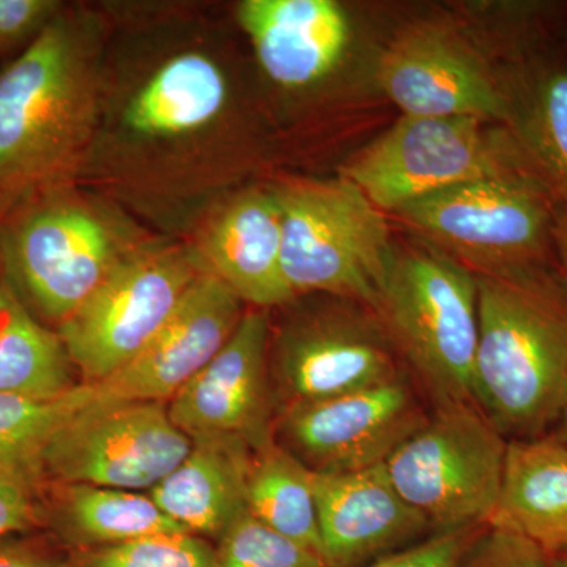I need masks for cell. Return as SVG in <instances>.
<instances>
[{"mask_svg": "<svg viewBox=\"0 0 567 567\" xmlns=\"http://www.w3.org/2000/svg\"><path fill=\"white\" fill-rule=\"evenodd\" d=\"M476 279L475 404L505 435H544L567 390L566 282L544 264Z\"/></svg>", "mask_w": 567, "mask_h": 567, "instance_id": "1", "label": "cell"}, {"mask_svg": "<svg viewBox=\"0 0 567 567\" xmlns=\"http://www.w3.org/2000/svg\"><path fill=\"white\" fill-rule=\"evenodd\" d=\"M204 270L178 249L121 257L58 328L81 382L96 385L125 368Z\"/></svg>", "mask_w": 567, "mask_h": 567, "instance_id": "8", "label": "cell"}, {"mask_svg": "<svg viewBox=\"0 0 567 567\" xmlns=\"http://www.w3.org/2000/svg\"><path fill=\"white\" fill-rule=\"evenodd\" d=\"M216 567H328L311 548L245 513L215 544Z\"/></svg>", "mask_w": 567, "mask_h": 567, "instance_id": "28", "label": "cell"}, {"mask_svg": "<svg viewBox=\"0 0 567 567\" xmlns=\"http://www.w3.org/2000/svg\"><path fill=\"white\" fill-rule=\"evenodd\" d=\"M282 275L293 297L328 293L379 308L395 251L385 213L349 178L287 183Z\"/></svg>", "mask_w": 567, "mask_h": 567, "instance_id": "3", "label": "cell"}, {"mask_svg": "<svg viewBox=\"0 0 567 567\" xmlns=\"http://www.w3.org/2000/svg\"><path fill=\"white\" fill-rule=\"evenodd\" d=\"M517 136L472 117H406L358 152L342 171L383 213L462 183L533 164Z\"/></svg>", "mask_w": 567, "mask_h": 567, "instance_id": "7", "label": "cell"}, {"mask_svg": "<svg viewBox=\"0 0 567 567\" xmlns=\"http://www.w3.org/2000/svg\"><path fill=\"white\" fill-rule=\"evenodd\" d=\"M375 80L406 117L516 121V104L464 40L434 24L405 29L380 55Z\"/></svg>", "mask_w": 567, "mask_h": 567, "instance_id": "13", "label": "cell"}, {"mask_svg": "<svg viewBox=\"0 0 567 567\" xmlns=\"http://www.w3.org/2000/svg\"><path fill=\"white\" fill-rule=\"evenodd\" d=\"M270 342V311H245L226 346L167 402L173 423L192 440L233 436L252 451L274 442Z\"/></svg>", "mask_w": 567, "mask_h": 567, "instance_id": "14", "label": "cell"}, {"mask_svg": "<svg viewBox=\"0 0 567 567\" xmlns=\"http://www.w3.org/2000/svg\"><path fill=\"white\" fill-rule=\"evenodd\" d=\"M74 371L58 331L40 323L10 284L0 281V393L54 398L82 383Z\"/></svg>", "mask_w": 567, "mask_h": 567, "instance_id": "23", "label": "cell"}, {"mask_svg": "<svg viewBox=\"0 0 567 567\" xmlns=\"http://www.w3.org/2000/svg\"><path fill=\"white\" fill-rule=\"evenodd\" d=\"M454 567H551V555L516 533L487 525Z\"/></svg>", "mask_w": 567, "mask_h": 567, "instance_id": "29", "label": "cell"}, {"mask_svg": "<svg viewBox=\"0 0 567 567\" xmlns=\"http://www.w3.org/2000/svg\"><path fill=\"white\" fill-rule=\"evenodd\" d=\"M492 527L532 540L548 555L567 548V439L539 435L507 445Z\"/></svg>", "mask_w": 567, "mask_h": 567, "instance_id": "21", "label": "cell"}, {"mask_svg": "<svg viewBox=\"0 0 567 567\" xmlns=\"http://www.w3.org/2000/svg\"><path fill=\"white\" fill-rule=\"evenodd\" d=\"M551 567H567V548L557 555H551Z\"/></svg>", "mask_w": 567, "mask_h": 567, "instance_id": "36", "label": "cell"}, {"mask_svg": "<svg viewBox=\"0 0 567 567\" xmlns=\"http://www.w3.org/2000/svg\"><path fill=\"white\" fill-rule=\"evenodd\" d=\"M395 347L380 319L327 308L271 330L270 379L276 412L399 379Z\"/></svg>", "mask_w": 567, "mask_h": 567, "instance_id": "10", "label": "cell"}, {"mask_svg": "<svg viewBox=\"0 0 567 567\" xmlns=\"http://www.w3.org/2000/svg\"><path fill=\"white\" fill-rule=\"evenodd\" d=\"M238 22L267 76L286 89L323 80L350 43V22L333 0H246Z\"/></svg>", "mask_w": 567, "mask_h": 567, "instance_id": "17", "label": "cell"}, {"mask_svg": "<svg viewBox=\"0 0 567 567\" xmlns=\"http://www.w3.org/2000/svg\"><path fill=\"white\" fill-rule=\"evenodd\" d=\"M95 386L80 383L54 398L0 393V465L40 477L41 451L62 424L84 409Z\"/></svg>", "mask_w": 567, "mask_h": 567, "instance_id": "25", "label": "cell"}, {"mask_svg": "<svg viewBox=\"0 0 567 567\" xmlns=\"http://www.w3.org/2000/svg\"><path fill=\"white\" fill-rule=\"evenodd\" d=\"M322 558L328 567H364L431 532L395 491L385 464L349 473H315Z\"/></svg>", "mask_w": 567, "mask_h": 567, "instance_id": "16", "label": "cell"}, {"mask_svg": "<svg viewBox=\"0 0 567 567\" xmlns=\"http://www.w3.org/2000/svg\"><path fill=\"white\" fill-rule=\"evenodd\" d=\"M509 440L473 402H442L385 462L432 533L491 525Z\"/></svg>", "mask_w": 567, "mask_h": 567, "instance_id": "6", "label": "cell"}, {"mask_svg": "<svg viewBox=\"0 0 567 567\" xmlns=\"http://www.w3.org/2000/svg\"><path fill=\"white\" fill-rule=\"evenodd\" d=\"M93 118L87 62L69 24L52 20L0 74V196L66 166Z\"/></svg>", "mask_w": 567, "mask_h": 567, "instance_id": "2", "label": "cell"}, {"mask_svg": "<svg viewBox=\"0 0 567 567\" xmlns=\"http://www.w3.org/2000/svg\"><path fill=\"white\" fill-rule=\"evenodd\" d=\"M58 2L52 0H0V52L37 39L52 21Z\"/></svg>", "mask_w": 567, "mask_h": 567, "instance_id": "32", "label": "cell"}, {"mask_svg": "<svg viewBox=\"0 0 567 567\" xmlns=\"http://www.w3.org/2000/svg\"><path fill=\"white\" fill-rule=\"evenodd\" d=\"M193 440L171 420L166 402H91L41 451V481L151 492L188 456Z\"/></svg>", "mask_w": 567, "mask_h": 567, "instance_id": "9", "label": "cell"}, {"mask_svg": "<svg viewBox=\"0 0 567 567\" xmlns=\"http://www.w3.org/2000/svg\"><path fill=\"white\" fill-rule=\"evenodd\" d=\"M559 423H561V431H559V435L565 436L567 439V390L565 395V402H563L561 406V415H559Z\"/></svg>", "mask_w": 567, "mask_h": 567, "instance_id": "35", "label": "cell"}, {"mask_svg": "<svg viewBox=\"0 0 567 567\" xmlns=\"http://www.w3.org/2000/svg\"><path fill=\"white\" fill-rule=\"evenodd\" d=\"M514 125L559 203H567V69L537 81L527 104L516 107Z\"/></svg>", "mask_w": 567, "mask_h": 567, "instance_id": "26", "label": "cell"}, {"mask_svg": "<svg viewBox=\"0 0 567 567\" xmlns=\"http://www.w3.org/2000/svg\"><path fill=\"white\" fill-rule=\"evenodd\" d=\"M559 199L536 163L443 189L393 215L476 275L544 264Z\"/></svg>", "mask_w": 567, "mask_h": 567, "instance_id": "4", "label": "cell"}, {"mask_svg": "<svg viewBox=\"0 0 567 567\" xmlns=\"http://www.w3.org/2000/svg\"><path fill=\"white\" fill-rule=\"evenodd\" d=\"M246 503L257 520L322 557L315 472L275 440L252 451Z\"/></svg>", "mask_w": 567, "mask_h": 567, "instance_id": "24", "label": "cell"}, {"mask_svg": "<svg viewBox=\"0 0 567 567\" xmlns=\"http://www.w3.org/2000/svg\"><path fill=\"white\" fill-rule=\"evenodd\" d=\"M205 270L245 305L278 308L293 300L282 275V215L275 193L252 192L213 223L204 244Z\"/></svg>", "mask_w": 567, "mask_h": 567, "instance_id": "18", "label": "cell"}, {"mask_svg": "<svg viewBox=\"0 0 567 567\" xmlns=\"http://www.w3.org/2000/svg\"><path fill=\"white\" fill-rule=\"evenodd\" d=\"M0 567H66V550L43 532L7 536L0 539Z\"/></svg>", "mask_w": 567, "mask_h": 567, "instance_id": "33", "label": "cell"}, {"mask_svg": "<svg viewBox=\"0 0 567 567\" xmlns=\"http://www.w3.org/2000/svg\"><path fill=\"white\" fill-rule=\"evenodd\" d=\"M375 315L436 404H475L480 316L472 270L435 249L395 251Z\"/></svg>", "mask_w": 567, "mask_h": 567, "instance_id": "5", "label": "cell"}, {"mask_svg": "<svg viewBox=\"0 0 567 567\" xmlns=\"http://www.w3.org/2000/svg\"><path fill=\"white\" fill-rule=\"evenodd\" d=\"M66 567H216V547L189 533L145 536L117 546L66 551Z\"/></svg>", "mask_w": 567, "mask_h": 567, "instance_id": "27", "label": "cell"}, {"mask_svg": "<svg viewBox=\"0 0 567 567\" xmlns=\"http://www.w3.org/2000/svg\"><path fill=\"white\" fill-rule=\"evenodd\" d=\"M40 532L66 551L188 533L144 492L55 481L40 483Z\"/></svg>", "mask_w": 567, "mask_h": 567, "instance_id": "20", "label": "cell"}, {"mask_svg": "<svg viewBox=\"0 0 567 567\" xmlns=\"http://www.w3.org/2000/svg\"><path fill=\"white\" fill-rule=\"evenodd\" d=\"M39 477L0 465V539L40 532Z\"/></svg>", "mask_w": 567, "mask_h": 567, "instance_id": "30", "label": "cell"}, {"mask_svg": "<svg viewBox=\"0 0 567 567\" xmlns=\"http://www.w3.org/2000/svg\"><path fill=\"white\" fill-rule=\"evenodd\" d=\"M554 245L557 246L559 259L567 278V203H559L557 221H555Z\"/></svg>", "mask_w": 567, "mask_h": 567, "instance_id": "34", "label": "cell"}, {"mask_svg": "<svg viewBox=\"0 0 567 567\" xmlns=\"http://www.w3.org/2000/svg\"><path fill=\"white\" fill-rule=\"evenodd\" d=\"M251 456V447L233 436L193 440L188 456L147 494L186 532L216 544L248 513Z\"/></svg>", "mask_w": 567, "mask_h": 567, "instance_id": "19", "label": "cell"}, {"mask_svg": "<svg viewBox=\"0 0 567 567\" xmlns=\"http://www.w3.org/2000/svg\"><path fill=\"white\" fill-rule=\"evenodd\" d=\"M473 527L454 529V532L432 533L412 546L375 559L364 567H454L472 546L477 535L486 528Z\"/></svg>", "mask_w": 567, "mask_h": 567, "instance_id": "31", "label": "cell"}, {"mask_svg": "<svg viewBox=\"0 0 567 567\" xmlns=\"http://www.w3.org/2000/svg\"><path fill=\"white\" fill-rule=\"evenodd\" d=\"M244 301L208 270L125 368L96 383L102 401L169 402L226 346L244 317Z\"/></svg>", "mask_w": 567, "mask_h": 567, "instance_id": "15", "label": "cell"}, {"mask_svg": "<svg viewBox=\"0 0 567 567\" xmlns=\"http://www.w3.org/2000/svg\"><path fill=\"white\" fill-rule=\"evenodd\" d=\"M424 415L404 377L352 393L297 402L276 412L275 442L315 473L385 464Z\"/></svg>", "mask_w": 567, "mask_h": 567, "instance_id": "11", "label": "cell"}, {"mask_svg": "<svg viewBox=\"0 0 567 567\" xmlns=\"http://www.w3.org/2000/svg\"><path fill=\"white\" fill-rule=\"evenodd\" d=\"M11 289L44 319L61 324L121 259L99 218L69 204L43 205L7 234Z\"/></svg>", "mask_w": 567, "mask_h": 567, "instance_id": "12", "label": "cell"}, {"mask_svg": "<svg viewBox=\"0 0 567 567\" xmlns=\"http://www.w3.org/2000/svg\"><path fill=\"white\" fill-rule=\"evenodd\" d=\"M227 82L203 54L177 55L153 74L125 112V123L145 136H177L203 128L223 111Z\"/></svg>", "mask_w": 567, "mask_h": 567, "instance_id": "22", "label": "cell"}]
</instances>
